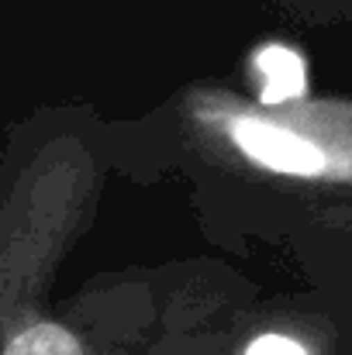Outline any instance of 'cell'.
I'll return each mask as SVG.
<instances>
[{
  "instance_id": "6da1fadb",
  "label": "cell",
  "mask_w": 352,
  "mask_h": 355,
  "mask_svg": "<svg viewBox=\"0 0 352 355\" xmlns=\"http://www.w3.org/2000/svg\"><path fill=\"white\" fill-rule=\"evenodd\" d=\"M232 138L235 145L259 166L276 169V173H290V176H318L328 166V155L308 141L304 135H294L280 124L259 118H235L232 121Z\"/></svg>"
},
{
  "instance_id": "7a4b0ae2",
  "label": "cell",
  "mask_w": 352,
  "mask_h": 355,
  "mask_svg": "<svg viewBox=\"0 0 352 355\" xmlns=\"http://www.w3.org/2000/svg\"><path fill=\"white\" fill-rule=\"evenodd\" d=\"M255 69L262 76V101L266 104H283L304 94V62L297 52L283 45H269L255 55Z\"/></svg>"
},
{
  "instance_id": "3957f363",
  "label": "cell",
  "mask_w": 352,
  "mask_h": 355,
  "mask_svg": "<svg viewBox=\"0 0 352 355\" xmlns=\"http://www.w3.org/2000/svg\"><path fill=\"white\" fill-rule=\"evenodd\" d=\"M245 355H311L304 342L290 338V335H280V331H266L259 338L249 342Z\"/></svg>"
}]
</instances>
